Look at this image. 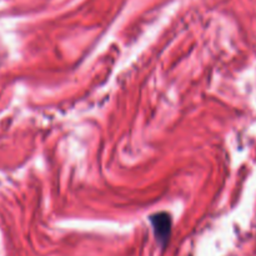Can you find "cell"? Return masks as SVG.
<instances>
[{
  "label": "cell",
  "instance_id": "6da1fadb",
  "mask_svg": "<svg viewBox=\"0 0 256 256\" xmlns=\"http://www.w3.org/2000/svg\"><path fill=\"white\" fill-rule=\"evenodd\" d=\"M152 219V228H154L155 235H156L158 240L162 244L168 242L170 236V232H172V219L165 212H160V214L154 215L150 218Z\"/></svg>",
  "mask_w": 256,
  "mask_h": 256
}]
</instances>
